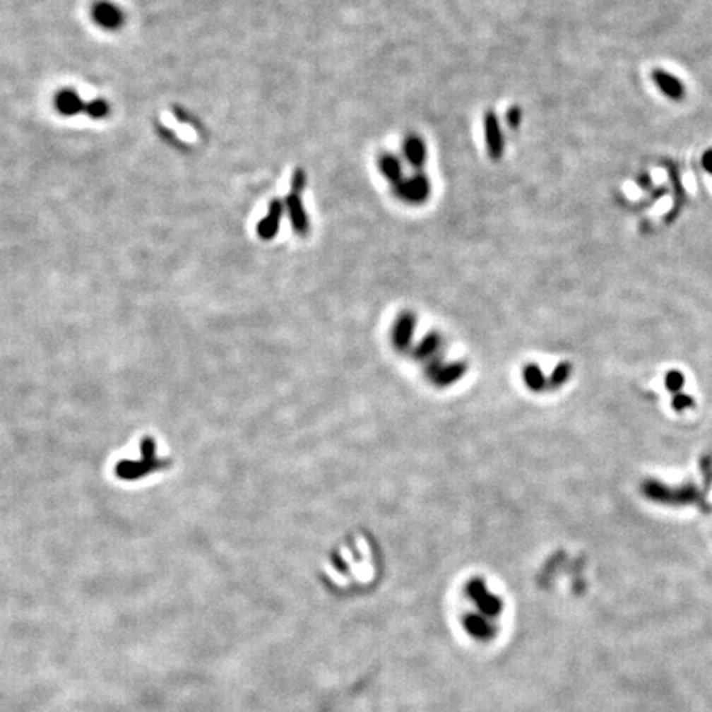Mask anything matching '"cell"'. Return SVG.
I'll list each match as a JSON object with an SVG mask.
<instances>
[{"mask_svg":"<svg viewBox=\"0 0 712 712\" xmlns=\"http://www.w3.org/2000/svg\"><path fill=\"white\" fill-rule=\"evenodd\" d=\"M396 193L400 200L410 205H419L425 201L430 195V182L425 175H413L409 178H403L398 185H396Z\"/></svg>","mask_w":712,"mask_h":712,"instance_id":"obj_1","label":"cell"},{"mask_svg":"<svg viewBox=\"0 0 712 712\" xmlns=\"http://www.w3.org/2000/svg\"><path fill=\"white\" fill-rule=\"evenodd\" d=\"M483 137L488 155L493 160H499L504 153V136L499 119L493 111H487L483 116Z\"/></svg>","mask_w":712,"mask_h":712,"instance_id":"obj_2","label":"cell"},{"mask_svg":"<svg viewBox=\"0 0 712 712\" xmlns=\"http://www.w3.org/2000/svg\"><path fill=\"white\" fill-rule=\"evenodd\" d=\"M93 18L101 28L106 30H117L124 23L122 10L116 5L107 2V0H99L93 7Z\"/></svg>","mask_w":712,"mask_h":712,"instance_id":"obj_3","label":"cell"},{"mask_svg":"<svg viewBox=\"0 0 712 712\" xmlns=\"http://www.w3.org/2000/svg\"><path fill=\"white\" fill-rule=\"evenodd\" d=\"M285 211L290 218L292 227H294L295 232H299V235H307L310 227V221L309 215H307L305 211L304 201H302L300 198V193L295 191L289 193V196H287L285 200Z\"/></svg>","mask_w":712,"mask_h":712,"instance_id":"obj_4","label":"cell"},{"mask_svg":"<svg viewBox=\"0 0 712 712\" xmlns=\"http://www.w3.org/2000/svg\"><path fill=\"white\" fill-rule=\"evenodd\" d=\"M284 211H285L284 203H280L277 200L271 203L267 215L262 218V220L259 221V225H257V235H259L262 239H272V237L275 236V232L279 231V227H280V221H282V216H284Z\"/></svg>","mask_w":712,"mask_h":712,"instance_id":"obj_5","label":"cell"},{"mask_svg":"<svg viewBox=\"0 0 712 712\" xmlns=\"http://www.w3.org/2000/svg\"><path fill=\"white\" fill-rule=\"evenodd\" d=\"M54 107L61 116H76V114L86 111V104L78 96L74 89H61L54 97Z\"/></svg>","mask_w":712,"mask_h":712,"instance_id":"obj_6","label":"cell"},{"mask_svg":"<svg viewBox=\"0 0 712 712\" xmlns=\"http://www.w3.org/2000/svg\"><path fill=\"white\" fill-rule=\"evenodd\" d=\"M403 152L408 163H410L414 168L424 167L425 158H427V147H425L424 141L417 136H409L404 141Z\"/></svg>","mask_w":712,"mask_h":712,"instance_id":"obj_7","label":"cell"},{"mask_svg":"<svg viewBox=\"0 0 712 712\" xmlns=\"http://www.w3.org/2000/svg\"><path fill=\"white\" fill-rule=\"evenodd\" d=\"M378 168L381 175H383L388 182L394 183V185H398V183L403 180V163H400L399 158L393 155V153H383V155H379Z\"/></svg>","mask_w":712,"mask_h":712,"instance_id":"obj_8","label":"cell"},{"mask_svg":"<svg viewBox=\"0 0 712 712\" xmlns=\"http://www.w3.org/2000/svg\"><path fill=\"white\" fill-rule=\"evenodd\" d=\"M109 111H111V107H109L107 101H104V99H96V101L86 104V111L84 112H88V116L93 119H104L109 114Z\"/></svg>","mask_w":712,"mask_h":712,"instance_id":"obj_9","label":"cell"},{"mask_svg":"<svg viewBox=\"0 0 712 712\" xmlns=\"http://www.w3.org/2000/svg\"><path fill=\"white\" fill-rule=\"evenodd\" d=\"M506 122L511 129H516L519 126V122H521V109L518 106H513L509 109L506 114Z\"/></svg>","mask_w":712,"mask_h":712,"instance_id":"obj_10","label":"cell"},{"mask_svg":"<svg viewBox=\"0 0 712 712\" xmlns=\"http://www.w3.org/2000/svg\"><path fill=\"white\" fill-rule=\"evenodd\" d=\"M305 190V173L302 170H297L292 177V191L302 193Z\"/></svg>","mask_w":712,"mask_h":712,"instance_id":"obj_11","label":"cell"}]
</instances>
